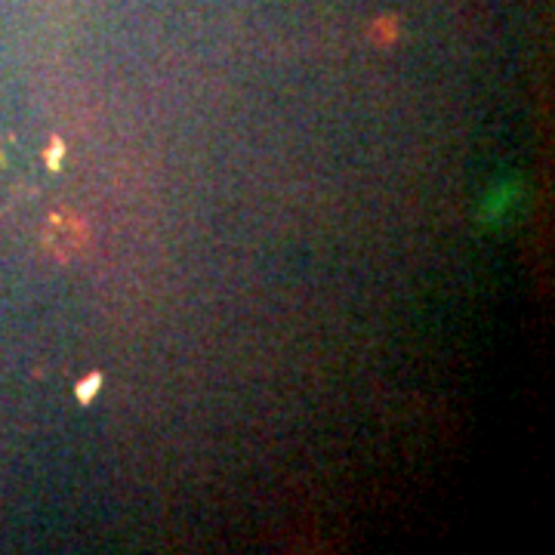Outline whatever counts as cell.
I'll return each instance as SVG.
<instances>
[{
  "instance_id": "obj_1",
  "label": "cell",
  "mask_w": 555,
  "mask_h": 555,
  "mask_svg": "<svg viewBox=\"0 0 555 555\" xmlns=\"http://www.w3.org/2000/svg\"><path fill=\"white\" fill-rule=\"evenodd\" d=\"M44 241H46V250H50L53 257L69 263V259H75L84 253L86 229L78 216H71V213H56V216L46 219Z\"/></svg>"
},
{
  "instance_id": "obj_2",
  "label": "cell",
  "mask_w": 555,
  "mask_h": 555,
  "mask_svg": "<svg viewBox=\"0 0 555 555\" xmlns=\"http://www.w3.org/2000/svg\"><path fill=\"white\" fill-rule=\"evenodd\" d=\"M371 37L377 40L380 46H389L392 40L398 37V22L392 16H383V19H377V25L371 29Z\"/></svg>"
},
{
  "instance_id": "obj_3",
  "label": "cell",
  "mask_w": 555,
  "mask_h": 555,
  "mask_svg": "<svg viewBox=\"0 0 555 555\" xmlns=\"http://www.w3.org/2000/svg\"><path fill=\"white\" fill-rule=\"evenodd\" d=\"M96 386H102V377H99V373H93V377H86L84 383L78 386V396H80V401H90V398H93L90 392L96 389Z\"/></svg>"
}]
</instances>
